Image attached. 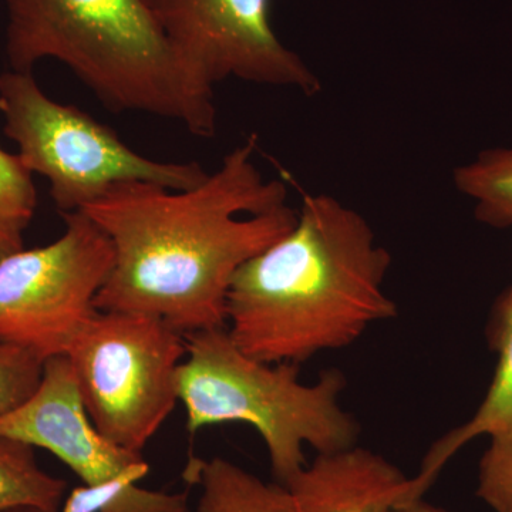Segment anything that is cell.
Returning <instances> with one entry per match:
<instances>
[{"label": "cell", "mask_w": 512, "mask_h": 512, "mask_svg": "<svg viewBox=\"0 0 512 512\" xmlns=\"http://www.w3.org/2000/svg\"><path fill=\"white\" fill-rule=\"evenodd\" d=\"M488 440L478 466L477 495L494 512H512V430Z\"/></svg>", "instance_id": "17"}, {"label": "cell", "mask_w": 512, "mask_h": 512, "mask_svg": "<svg viewBox=\"0 0 512 512\" xmlns=\"http://www.w3.org/2000/svg\"><path fill=\"white\" fill-rule=\"evenodd\" d=\"M5 3L10 70L55 59L114 113L177 121L195 137L217 133L214 87L178 55L143 0Z\"/></svg>", "instance_id": "3"}, {"label": "cell", "mask_w": 512, "mask_h": 512, "mask_svg": "<svg viewBox=\"0 0 512 512\" xmlns=\"http://www.w3.org/2000/svg\"><path fill=\"white\" fill-rule=\"evenodd\" d=\"M460 194L474 202V215L491 228L512 227V147L488 148L453 173Z\"/></svg>", "instance_id": "14"}, {"label": "cell", "mask_w": 512, "mask_h": 512, "mask_svg": "<svg viewBox=\"0 0 512 512\" xmlns=\"http://www.w3.org/2000/svg\"><path fill=\"white\" fill-rule=\"evenodd\" d=\"M32 175L18 154L0 147V261L25 244V232L37 207Z\"/></svg>", "instance_id": "16"}, {"label": "cell", "mask_w": 512, "mask_h": 512, "mask_svg": "<svg viewBox=\"0 0 512 512\" xmlns=\"http://www.w3.org/2000/svg\"><path fill=\"white\" fill-rule=\"evenodd\" d=\"M0 113L20 161L49 181L60 214L84 210L116 184L143 181L188 190L210 174L198 163L141 156L83 110L50 99L32 72L0 74Z\"/></svg>", "instance_id": "5"}, {"label": "cell", "mask_w": 512, "mask_h": 512, "mask_svg": "<svg viewBox=\"0 0 512 512\" xmlns=\"http://www.w3.org/2000/svg\"><path fill=\"white\" fill-rule=\"evenodd\" d=\"M184 336L177 389L191 434L217 424L251 426L268 450L276 483L285 487L308 463L306 446L319 454L357 444L360 426L340 403L346 377L339 370L305 383L301 366L256 360L225 328Z\"/></svg>", "instance_id": "4"}, {"label": "cell", "mask_w": 512, "mask_h": 512, "mask_svg": "<svg viewBox=\"0 0 512 512\" xmlns=\"http://www.w3.org/2000/svg\"><path fill=\"white\" fill-rule=\"evenodd\" d=\"M9 512H43V511L30 510V508H26V510H15V511H9Z\"/></svg>", "instance_id": "20"}, {"label": "cell", "mask_w": 512, "mask_h": 512, "mask_svg": "<svg viewBox=\"0 0 512 512\" xmlns=\"http://www.w3.org/2000/svg\"><path fill=\"white\" fill-rule=\"evenodd\" d=\"M487 335L497 357L493 380L476 413L431 444L419 474L412 478L414 498H423L448 461L471 441L512 430V284L494 303Z\"/></svg>", "instance_id": "11"}, {"label": "cell", "mask_w": 512, "mask_h": 512, "mask_svg": "<svg viewBox=\"0 0 512 512\" xmlns=\"http://www.w3.org/2000/svg\"><path fill=\"white\" fill-rule=\"evenodd\" d=\"M256 148L248 137L197 187L120 183L82 210L114 248L97 311L154 316L183 335L225 328L232 278L298 218L286 181L265 178Z\"/></svg>", "instance_id": "1"}, {"label": "cell", "mask_w": 512, "mask_h": 512, "mask_svg": "<svg viewBox=\"0 0 512 512\" xmlns=\"http://www.w3.org/2000/svg\"><path fill=\"white\" fill-rule=\"evenodd\" d=\"M62 217L66 229L55 242L0 261V340L43 362L66 355L99 312L94 301L114 266L113 244L92 218Z\"/></svg>", "instance_id": "7"}, {"label": "cell", "mask_w": 512, "mask_h": 512, "mask_svg": "<svg viewBox=\"0 0 512 512\" xmlns=\"http://www.w3.org/2000/svg\"><path fill=\"white\" fill-rule=\"evenodd\" d=\"M45 362L28 350L0 340V417L12 413L39 387Z\"/></svg>", "instance_id": "18"}, {"label": "cell", "mask_w": 512, "mask_h": 512, "mask_svg": "<svg viewBox=\"0 0 512 512\" xmlns=\"http://www.w3.org/2000/svg\"><path fill=\"white\" fill-rule=\"evenodd\" d=\"M410 483L387 458L355 444L319 453L286 488L293 512H393L410 503Z\"/></svg>", "instance_id": "10"}, {"label": "cell", "mask_w": 512, "mask_h": 512, "mask_svg": "<svg viewBox=\"0 0 512 512\" xmlns=\"http://www.w3.org/2000/svg\"><path fill=\"white\" fill-rule=\"evenodd\" d=\"M66 488V481L40 468L35 447L0 436V512H59Z\"/></svg>", "instance_id": "13"}, {"label": "cell", "mask_w": 512, "mask_h": 512, "mask_svg": "<svg viewBox=\"0 0 512 512\" xmlns=\"http://www.w3.org/2000/svg\"><path fill=\"white\" fill-rule=\"evenodd\" d=\"M183 333L141 313L97 312L66 356L87 416L111 443L141 453L178 402Z\"/></svg>", "instance_id": "6"}, {"label": "cell", "mask_w": 512, "mask_h": 512, "mask_svg": "<svg viewBox=\"0 0 512 512\" xmlns=\"http://www.w3.org/2000/svg\"><path fill=\"white\" fill-rule=\"evenodd\" d=\"M0 436L49 451L84 485H136L150 473L143 454L111 443L94 427L66 356L46 360L32 397L0 417Z\"/></svg>", "instance_id": "9"}, {"label": "cell", "mask_w": 512, "mask_h": 512, "mask_svg": "<svg viewBox=\"0 0 512 512\" xmlns=\"http://www.w3.org/2000/svg\"><path fill=\"white\" fill-rule=\"evenodd\" d=\"M183 478L200 488L195 512H293L285 485L266 483L222 457L191 456Z\"/></svg>", "instance_id": "12"}, {"label": "cell", "mask_w": 512, "mask_h": 512, "mask_svg": "<svg viewBox=\"0 0 512 512\" xmlns=\"http://www.w3.org/2000/svg\"><path fill=\"white\" fill-rule=\"evenodd\" d=\"M171 45L212 87L228 79L313 96L319 77L276 36L269 0H143Z\"/></svg>", "instance_id": "8"}, {"label": "cell", "mask_w": 512, "mask_h": 512, "mask_svg": "<svg viewBox=\"0 0 512 512\" xmlns=\"http://www.w3.org/2000/svg\"><path fill=\"white\" fill-rule=\"evenodd\" d=\"M390 266L360 212L332 195L303 194L295 225L232 278L225 329L265 363L301 366L349 348L399 313L384 289Z\"/></svg>", "instance_id": "2"}, {"label": "cell", "mask_w": 512, "mask_h": 512, "mask_svg": "<svg viewBox=\"0 0 512 512\" xmlns=\"http://www.w3.org/2000/svg\"><path fill=\"white\" fill-rule=\"evenodd\" d=\"M59 512H190L188 493L147 490L140 485H79Z\"/></svg>", "instance_id": "15"}, {"label": "cell", "mask_w": 512, "mask_h": 512, "mask_svg": "<svg viewBox=\"0 0 512 512\" xmlns=\"http://www.w3.org/2000/svg\"><path fill=\"white\" fill-rule=\"evenodd\" d=\"M393 512H451L446 510V508L437 507V505H433L430 503H426L423 498L420 500L410 501V503H406L397 507Z\"/></svg>", "instance_id": "19"}]
</instances>
